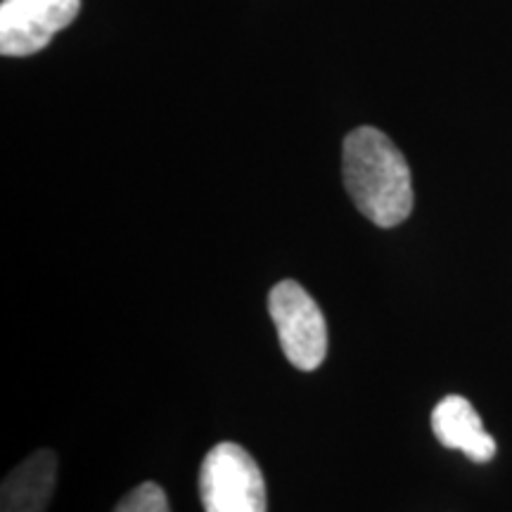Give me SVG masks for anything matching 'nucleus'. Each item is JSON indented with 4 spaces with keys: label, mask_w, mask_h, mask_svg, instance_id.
<instances>
[{
    "label": "nucleus",
    "mask_w": 512,
    "mask_h": 512,
    "mask_svg": "<svg viewBox=\"0 0 512 512\" xmlns=\"http://www.w3.org/2000/svg\"><path fill=\"white\" fill-rule=\"evenodd\" d=\"M344 185L356 209L380 228H394L411 216L413 181L403 152L373 126L344 138Z\"/></svg>",
    "instance_id": "nucleus-1"
},
{
    "label": "nucleus",
    "mask_w": 512,
    "mask_h": 512,
    "mask_svg": "<svg viewBox=\"0 0 512 512\" xmlns=\"http://www.w3.org/2000/svg\"><path fill=\"white\" fill-rule=\"evenodd\" d=\"M204 512H266V482L256 460L233 441H221L200 467Z\"/></svg>",
    "instance_id": "nucleus-2"
},
{
    "label": "nucleus",
    "mask_w": 512,
    "mask_h": 512,
    "mask_svg": "<svg viewBox=\"0 0 512 512\" xmlns=\"http://www.w3.org/2000/svg\"><path fill=\"white\" fill-rule=\"evenodd\" d=\"M268 313L280 347L297 370L311 373L328 356V323L313 297L294 280H283L268 294Z\"/></svg>",
    "instance_id": "nucleus-3"
},
{
    "label": "nucleus",
    "mask_w": 512,
    "mask_h": 512,
    "mask_svg": "<svg viewBox=\"0 0 512 512\" xmlns=\"http://www.w3.org/2000/svg\"><path fill=\"white\" fill-rule=\"evenodd\" d=\"M81 0H3L0 3V53L29 57L41 53L57 31L67 29Z\"/></svg>",
    "instance_id": "nucleus-4"
},
{
    "label": "nucleus",
    "mask_w": 512,
    "mask_h": 512,
    "mask_svg": "<svg viewBox=\"0 0 512 512\" xmlns=\"http://www.w3.org/2000/svg\"><path fill=\"white\" fill-rule=\"evenodd\" d=\"M432 432L441 446L465 453L475 463H489L496 456V439L484 430L482 418L465 396L451 394L437 403Z\"/></svg>",
    "instance_id": "nucleus-5"
},
{
    "label": "nucleus",
    "mask_w": 512,
    "mask_h": 512,
    "mask_svg": "<svg viewBox=\"0 0 512 512\" xmlns=\"http://www.w3.org/2000/svg\"><path fill=\"white\" fill-rule=\"evenodd\" d=\"M57 482V456L50 448L31 453L0 486V512H46Z\"/></svg>",
    "instance_id": "nucleus-6"
},
{
    "label": "nucleus",
    "mask_w": 512,
    "mask_h": 512,
    "mask_svg": "<svg viewBox=\"0 0 512 512\" xmlns=\"http://www.w3.org/2000/svg\"><path fill=\"white\" fill-rule=\"evenodd\" d=\"M114 512H171L169 498L155 482H145L121 498Z\"/></svg>",
    "instance_id": "nucleus-7"
}]
</instances>
